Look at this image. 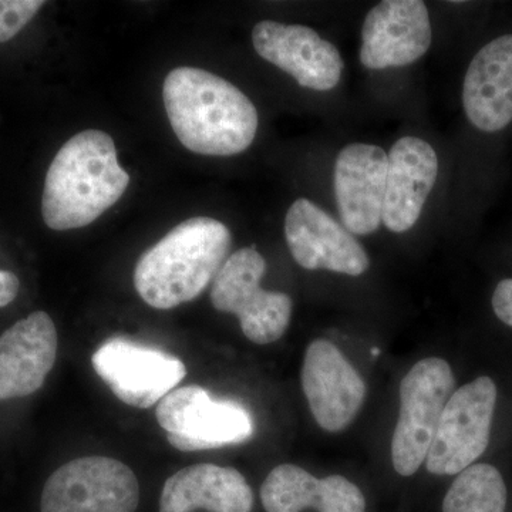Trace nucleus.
<instances>
[{
  "mask_svg": "<svg viewBox=\"0 0 512 512\" xmlns=\"http://www.w3.org/2000/svg\"><path fill=\"white\" fill-rule=\"evenodd\" d=\"M163 99L175 136L202 156L229 157L254 143L258 111L234 84L197 67H178L164 80Z\"/></svg>",
  "mask_w": 512,
  "mask_h": 512,
  "instance_id": "obj_1",
  "label": "nucleus"
},
{
  "mask_svg": "<svg viewBox=\"0 0 512 512\" xmlns=\"http://www.w3.org/2000/svg\"><path fill=\"white\" fill-rule=\"evenodd\" d=\"M130 184L113 138L86 130L70 138L53 158L43 188L47 227L69 231L87 227L120 200Z\"/></svg>",
  "mask_w": 512,
  "mask_h": 512,
  "instance_id": "obj_2",
  "label": "nucleus"
},
{
  "mask_svg": "<svg viewBox=\"0 0 512 512\" xmlns=\"http://www.w3.org/2000/svg\"><path fill=\"white\" fill-rule=\"evenodd\" d=\"M231 242V232L220 221L198 217L181 222L138 259V295L163 311L192 301L220 272Z\"/></svg>",
  "mask_w": 512,
  "mask_h": 512,
  "instance_id": "obj_3",
  "label": "nucleus"
},
{
  "mask_svg": "<svg viewBox=\"0 0 512 512\" xmlns=\"http://www.w3.org/2000/svg\"><path fill=\"white\" fill-rule=\"evenodd\" d=\"M265 271L264 256L254 247L242 248L225 261L211 289L212 306L234 313L244 335L256 345L281 339L292 318V299L262 288Z\"/></svg>",
  "mask_w": 512,
  "mask_h": 512,
  "instance_id": "obj_4",
  "label": "nucleus"
},
{
  "mask_svg": "<svg viewBox=\"0 0 512 512\" xmlns=\"http://www.w3.org/2000/svg\"><path fill=\"white\" fill-rule=\"evenodd\" d=\"M454 384L453 370L440 357L420 360L403 377L399 420L392 440L393 467L400 476H413L426 463L441 413L454 393Z\"/></svg>",
  "mask_w": 512,
  "mask_h": 512,
  "instance_id": "obj_5",
  "label": "nucleus"
},
{
  "mask_svg": "<svg viewBox=\"0 0 512 512\" xmlns=\"http://www.w3.org/2000/svg\"><path fill=\"white\" fill-rule=\"evenodd\" d=\"M158 424L181 451L214 450L244 443L254 434L251 413L232 400H215L201 386L174 389L158 403Z\"/></svg>",
  "mask_w": 512,
  "mask_h": 512,
  "instance_id": "obj_6",
  "label": "nucleus"
},
{
  "mask_svg": "<svg viewBox=\"0 0 512 512\" xmlns=\"http://www.w3.org/2000/svg\"><path fill=\"white\" fill-rule=\"evenodd\" d=\"M497 386L483 376L451 394L426 458L427 471L458 476L483 456L490 443Z\"/></svg>",
  "mask_w": 512,
  "mask_h": 512,
  "instance_id": "obj_7",
  "label": "nucleus"
},
{
  "mask_svg": "<svg viewBox=\"0 0 512 512\" xmlns=\"http://www.w3.org/2000/svg\"><path fill=\"white\" fill-rule=\"evenodd\" d=\"M140 485L116 458H77L56 470L43 488L42 512H136Z\"/></svg>",
  "mask_w": 512,
  "mask_h": 512,
  "instance_id": "obj_8",
  "label": "nucleus"
},
{
  "mask_svg": "<svg viewBox=\"0 0 512 512\" xmlns=\"http://www.w3.org/2000/svg\"><path fill=\"white\" fill-rule=\"evenodd\" d=\"M93 369L121 402L150 409L183 382V360L133 340H107L92 357Z\"/></svg>",
  "mask_w": 512,
  "mask_h": 512,
  "instance_id": "obj_9",
  "label": "nucleus"
},
{
  "mask_svg": "<svg viewBox=\"0 0 512 512\" xmlns=\"http://www.w3.org/2000/svg\"><path fill=\"white\" fill-rule=\"evenodd\" d=\"M302 387L316 423L330 433L349 427L366 399L365 380L338 346L325 339L306 349Z\"/></svg>",
  "mask_w": 512,
  "mask_h": 512,
  "instance_id": "obj_10",
  "label": "nucleus"
},
{
  "mask_svg": "<svg viewBox=\"0 0 512 512\" xmlns=\"http://www.w3.org/2000/svg\"><path fill=\"white\" fill-rule=\"evenodd\" d=\"M285 238L293 259L309 271L360 276L369 269V255L360 242L306 198L293 202L286 212Z\"/></svg>",
  "mask_w": 512,
  "mask_h": 512,
  "instance_id": "obj_11",
  "label": "nucleus"
},
{
  "mask_svg": "<svg viewBox=\"0 0 512 512\" xmlns=\"http://www.w3.org/2000/svg\"><path fill=\"white\" fill-rule=\"evenodd\" d=\"M252 43L262 59L306 89L328 92L342 79L345 64L339 50L308 26L262 20L252 30Z\"/></svg>",
  "mask_w": 512,
  "mask_h": 512,
  "instance_id": "obj_12",
  "label": "nucleus"
},
{
  "mask_svg": "<svg viewBox=\"0 0 512 512\" xmlns=\"http://www.w3.org/2000/svg\"><path fill=\"white\" fill-rule=\"evenodd\" d=\"M433 40L429 10L421 0H384L363 23L360 62L369 70L409 66Z\"/></svg>",
  "mask_w": 512,
  "mask_h": 512,
  "instance_id": "obj_13",
  "label": "nucleus"
},
{
  "mask_svg": "<svg viewBox=\"0 0 512 512\" xmlns=\"http://www.w3.org/2000/svg\"><path fill=\"white\" fill-rule=\"evenodd\" d=\"M387 154L373 144L340 151L335 164V195L340 220L350 234L369 235L382 224Z\"/></svg>",
  "mask_w": 512,
  "mask_h": 512,
  "instance_id": "obj_14",
  "label": "nucleus"
},
{
  "mask_svg": "<svg viewBox=\"0 0 512 512\" xmlns=\"http://www.w3.org/2000/svg\"><path fill=\"white\" fill-rule=\"evenodd\" d=\"M57 330L46 312L30 313L0 336V402L36 393L55 366Z\"/></svg>",
  "mask_w": 512,
  "mask_h": 512,
  "instance_id": "obj_15",
  "label": "nucleus"
},
{
  "mask_svg": "<svg viewBox=\"0 0 512 512\" xmlns=\"http://www.w3.org/2000/svg\"><path fill=\"white\" fill-rule=\"evenodd\" d=\"M439 158L426 141L403 137L387 154L386 195L382 222L396 234L419 221L424 204L436 184Z\"/></svg>",
  "mask_w": 512,
  "mask_h": 512,
  "instance_id": "obj_16",
  "label": "nucleus"
},
{
  "mask_svg": "<svg viewBox=\"0 0 512 512\" xmlns=\"http://www.w3.org/2000/svg\"><path fill=\"white\" fill-rule=\"evenodd\" d=\"M467 119L485 133L512 121V35L497 37L471 60L463 87Z\"/></svg>",
  "mask_w": 512,
  "mask_h": 512,
  "instance_id": "obj_17",
  "label": "nucleus"
},
{
  "mask_svg": "<svg viewBox=\"0 0 512 512\" xmlns=\"http://www.w3.org/2000/svg\"><path fill=\"white\" fill-rule=\"evenodd\" d=\"M266 512H365V495L343 476L316 478L293 464H281L266 477L261 488Z\"/></svg>",
  "mask_w": 512,
  "mask_h": 512,
  "instance_id": "obj_18",
  "label": "nucleus"
},
{
  "mask_svg": "<svg viewBox=\"0 0 512 512\" xmlns=\"http://www.w3.org/2000/svg\"><path fill=\"white\" fill-rule=\"evenodd\" d=\"M254 493L248 481L232 467L195 464L165 481L160 512H251Z\"/></svg>",
  "mask_w": 512,
  "mask_h": 512,
  "instance_id": "obj_19",
  "label": "nucleus"
},
{
  "mask_svg": "<svg viewBox=\"0 0 512 512\" xmlns=\"http://www.w3.org/2000/svg\"><path fill=\"white\" fill-rule=\"evenodd\" d=\"M507 487L490 464H473L458 474L443 501V512H505Z\"/></svg>",
  "mask_w": 512,
  "mask_h": 512,
  "instance_id": "obj_20",
  "label": "nucleus"
},
{
  "mask_svg": "<svg viewBox=\"0 0 512 512\" xmlns=\"http://www.w3.org/2000/svg\"><path fill=\"white\" fill-rule=\"evenodd\" d=\"M43 5L42 0H0V43L18 35Z\"/></svg>",
  "mask_w": 512,
  "mask_h": 512,
  "instance_id": "obj_21",
  "label": "nucleus"
},
{
  "mask_svg": "<svg viewBox=\"0 0 512 512\" xmlns=\"http://www.w3.org/2000/svg\"><path fill=\"white\" fill-rule=\"evenodd\" d=\"M493 309L497 318L512 328V279H504L495 288Z\"/></svg>",
  "mask_w": 512,
  "mask_h": 512,
  "instance_id": "obj_22",
  "label": "nucleus"
},
{
  "mask_svg": "<svg viewBox=\"0 0 512 512\" xmlns=\"http://www.w3.org/2000/svg\"><path fill=\"white\" fill-rule=\"evenodd\" d=\"M20 282L18 276L13 272L0 269V308L8 306L18 296Z\"/></svg>",
  "mask_w": 512,
  "mask_h": 512,
  "instance_id": "obj_23",
  "label": "nucleus"
}]
</instances>
